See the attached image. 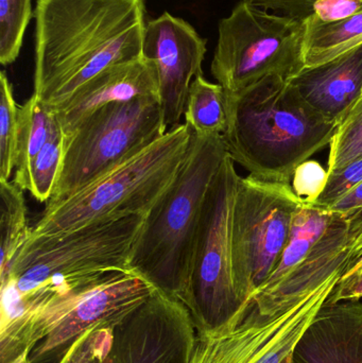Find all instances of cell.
I'll use <instances>...</instances> for the list:
<instances>
[{"label": "cell", "instance_id": "e575fe53", "mask_svg": "<svg viewBox=\"0 0 362 363\" xmlns=\"http://www.w3.org/2000/svg\"><path fill=\"white\" fill-rule=\"evenodd\" d=\"M29 354L28 352H26V353L21 354L19 357H17L16 359L9 363H29Z\"/></svg>", "mask_w": 362, "mask_h": 363}, {"label": "cell", "instance_id": "f546056e", "mask_svg": "<svg viewBox=\"0 0 362 363\" xmlns=\"http://www.w3.org/2000/svg\"><path fill=\"white\" fill-rule=\"evenodd\" d=\"M362 12V0H319L314 14L323 23L344 21Z\"/></svg>", "mask_w": 362, "mask_h": 363}, {"label": "cell", "instance_id": "e0dca14e", "mask_svg": "<svg viewBox=\"0 0 362 363\" xmlns=\"http://www.w3.org/2000/svg\"><path fill=\"white\" fill-rule=\"evenodd\" d=\"M291 83L317 112L341 125L362 94V46L329 63L305 68Z\"/></svg>", "mask_w": 362, "mask_h": 363}, {"label": "cell", "instance_id": "f1b7e54d", "mask_svg": "<svg viewBox=\"0 0 362 363\" xmlns=\"http://www.w3.org/2000/svg\"><path fill=\"white\" fill-rule=\"evenodd\" d=\"M327 179L329 172L320 163L307 160L295 168L291 187L302 202L312 204L324 190Z\"/></svg>", "mask_w": 362, "mask_h": 363}, {"label": "cell", "instance_id": "6da1fadb", "mask_svg": "<svg viewBox=\"0 0 362 363\" xmlns=\"http://www.w3.org/2000/svg\"><path fill=\"white\" fill-rule=\"evenodd\" d=\"M34 93L47 108L117 64L142 57L145 0H38Z\"/></svg>", "mask_w": 362, "mask_h": 363}, {"label": "cell", "instance_id": "8d00e7d4", "mask_svg": "<svg viewBox=\"0 0 362 363\" xmlns=\"http://www.w3.org/2000/svg\"><path fill=\"white\" fill-rule=\"evenodd\" d=\"M284 363H290V357H289Z\"/></svg>", "mask_w": 362, "mask_h": 363}, {"label": "cell", "instance_id": "8fae6325", "mask_svg": "<svg viewBox=\"0 0 362 363\" xmlns=\"http://www.w3.org/2000/svg\"><path fill=\"white\" fill-rule=\"evenodd\" d=\"M335 286L293 308L264 317L253 301L225 328L198 334L186 363H284Z\"/></svg>", "mask_w": 362, "mask_h": 363}, {"label": "cell", "instance_id": "ac0fdd59", "mask_svg": "<svg viewBox=\"0 0 362 363\" xmlns=\"http://www.w3.org/2000/svg\"><path fill=\"white\" fill-rule=\"evenodd\" d=\"M361 46L362 12L334 23H323L315 14L306 18L304 38L305 68L329 63Z\"/></svg>", "mask_w": 362, "mask_h": 363}, {"label": "cell", "instance_id": "ffe728a7", "mask_svg": "<svg viewBox=\"0 0 362 363\" xmlns=\"http://www.w3.org/2000/svg\"><path fill=\"white\" fill-rule=\"evenodd\" d=\"M59 125L55 113L32 95L18 110L16 165L14 182L27 190L29 170L55 127Z\"/></svg>", "mask_w": 362, "mask_h": 363}, {"label": "cell", "instance_id": "4316f807", "mask_svg": "<svg viewBox=\"0 0 362 363\" xmlns=\"http://www.w3.org/2000/svg\"><path fill=\"white\" fill-rule=\"evenodd\" d=\"M114 330L100 326L87 330L74 341L59 363H103L114 342Z\"/></svg>", "mask_w": 362, "mask_h": 363}, {"label": "cell", "instance_id": "2e32d148", "mask_svg": "<svg viewBox=\"0 0 362 363\" xmlns=\"http://www.w3.org/2000/svg\"><path fill=\"white\" fill-rule=\"evenodd\" d=\"M290 363H362L361 300L325 301L295 343Z\"/></svg>", "mask_w": 362, "mask_h": 363}, {"label": "cell", "instance_id": "d4e9b609", "mask_svg": "<svg viewBox=\"0 0 362 363\" xmlns=\"http://www.w3.org/2000/svg\"><path fill=\"white\" fill-rule=\"evenodd\" d=\"M19 106L6 72L0 74V180H10L16 165Z\"/></svg>", "mask_w": 362, "mask_h": 363}, {"label": "cell", "instance_id": "d6986e66", "mask_svg": "<svg viewBox=\"0 0 362 363\" xmlns=\"http://www.w3.org/2000/svg\"><path fill=\"white\" fill-rule=\"evenodd\" d=\"M335 215L336 213L303 203L295 211L290 237L276 268L255 292L274 287L297 268L331 225Z\"/></svg>", "mask_w": 362, "mask_h": 363}, {"label": "cell", "instance_id": "5b68a950", "mask_svg": "<svg viewBox=\"0 0 362 363\" xmlns=\"http://www.w3.org/2000/svg\"><path fill=\"white\" fill-rule=\"evenodd\" d=\"M157 291L132 271H115L51 298L0 328V363L13 362L26 352L29 363H59L87 330L116 328Z\"/></svg>", "mask_w": 362, "mask_h": 363}, {"label": "cell", "instance_id": "74e56055", "mask_svg": "<svg viewBox=\"0 0 362 363\" xmlns=\"http://www.w3.org/2000/svg\"><path fill=\"white\" fill-rule=\"evenodd\" d=\"M361 95H362V94H361Z\"/></svg>", "mask_w": 362, "mask_h": 363}, {"label": "cell", "instance_id": "ba28073f", "mask_svg": "<svg viewBox=\"0 0 362 363\" xmlns=\"http://www.w3.org/2000/svg\"><path fill=\"white\" fill-rule=\"evenodd\" d=\"M305 32L306 19L282 16L242 0L219 23L210 72L225 95L270 77L291 81L305 68Z\"/></svg>", "mask_w": 362, "mask_h": 363}, {"label": "cell", "instance_id": "9c48e42d", "mask_svg": "<svg viewBox=\"0 0 362 363\" xmlns=\"http://www.w3.org/2000/svg\"><path fill=\"white\" fill-rule=\"evenodd\" d=\"M167 132L159 99L114 102L64 136V157L50 202L63 200L157 142Z\"/></svg>", "mask_w": 362, "mask_h": 363}, {"label": "cell", "instance_id": "3957f363", "mask_svg": "<svg viewBox=\"0 0 362 363\" xmlns=\"http://www.w3.org/2000/svg\"><path fill=\"white\" fill-rule=\"evenodd\" d=\"M227 155L221 134L193 132L180 170L145 216L130 256L132 272L183 305L202 206Z\"/></svg>", "mask_w": 362, "mask_h": 363}, {"label": "cell", "instance_id": "d6a6232c", "mask_svg": "<svg viewBox=\"0 0 362 363\" xmlns=\"http://www.w3.org/2000/svg\"><path fill=\"white\" fill-rule=\"evenodd\" d=\"M362 208V182L344 196L336 201L327 211L332 213H348Z\"/></svg>", "mask_w": 362, "mask_h": 363}, {"label": "cell", "instance_id": "cb8c5ba5", "mask_svg": "<svg viewBox=\"0 0 362 363\" xmlns=\"http://www.w3.org/2000/svg\"><path fill=\"white\" fill-rule=\"evenodd\" d=\"M33 16L31 0H0V63H14Z\"/></svg>", "mask_w": 362, "mask_h": 363}, {"label": "cell", "instance_id": "4fadbf2b", "mask_svg": "<svg viewBox=\"0 0 362 363\" xmlns=\"http://www.w3.org/2000/svg\"><path fill=\"white\" fill-rule=\"evenodd\" d=\"M361 235L362 208L336 213L331 225L297 268L274 287L253 294L251 301L259 313L274 317L308 296L336 286L350 264Z\"/></svg>", "mask_w": 362, "mask_h": 363}, {"label": "cell", "instance_id": "484cf974", "mask_svg": "<svg viewBox=\"0 0 362 363\" xmlns=\"http://www.w3.org/2000/svg\"><path fill=\"white\" fill-rule=\"evenodd\" d=\"M329 148V172L362 157V95L339 125Z\"/></svg>", "mask_w": 362, "mask_h": 363}, {"label": "cell", "instance_id": "83f0119b", "mask_svg": "<svg viewBox=\"0 0 362 363\" xmlns=\"http://www.w3.org/2000/svg\"><path fill=\"white\" fill-rule=\"evenodd\" d=\"M362 182V157L346 164L340 169L329 172L327 186L314 206L327 211L336 201Z\"/></svg>", "mask_w": 362, "mask_h": 363}, {"label": "cell", "instance_id": "7c38bea8", "mask_svg": "<svg viewBox=\"0 0 362 363\" xmlns=\"http://www.w3.org/2000/svg\"><path fill=\"white\" fill-rule=\"evenodd\" d=\"M196 336L188 309L157 290L115 328L103 363H186Z\"/></svg>", "mask_w": 362, "mask_h": 363}, {"label": "cell", "instance_id": "52a82bcc", "mask_svg": "<svg viewBox=\"0 0 362 363\" xmlns=\"http://www.w3.org/2000/svg\"><path fill=\"white\" fill-rule=\"evenodd\" d=\"M225 157L202 206L193 240L184 306L198 334L229 325L249 304L236 288L232 252V218L240 176Z\"/></svg>", "mask_w": 362, "mask_h": 363}, {"label": "cell", "instance_id": "836d02e7", "mask_svg": "<svg viewBox=\"0 0 362 363\" xmlns=\"http://www.w3.org/2000/svg\"><path fill=\"white\" fill-rule=\"evenodd\" d=\"M362 267V251L359 252L357 255H355L354 257L351 259L350 264H349L348 268H346V272H349V271L355 270V269L361 268Z\"/></svg>", "mask_w": 362, "mask_h": 363}, {"label": "cell", "instance_id": "5bb4252c", "mask_svg": "<svg viewBox=\"0 0 362 363\" xmlns=\"http://www.w3.org/2000/svg\"><path fill=\"white\" fill-rule=\"evenodd\" d=\"M206 40L191 23L165 12L148 21L142 57L154 65L159 102L167 132L181 125L191 83L203 74Z\"/></svg>", "mask_w": 362, "mask_h": 363}, {"label": "cell", "instance_id": "7402d4cb", "mask_svg": "<svg viewBox=\"0 0 362 363\" xmlns=\"http://www.w3.org/2000/svg\"><path fill=\"white\" fill-rule=\"evenodd\" d=\"M23 191L14 182L0 180V279L6 275L15 256L31 234Z\"/></svg>", "mask_w": 362, "mask_h": 363}, {"label": "cell", "instance_id": "277c9868", "mask_svg": "<svg viewBox=\"0 0 362 363\" xmlns=\"http://www.w3.org/2000/svg\"><path fill=\"white\" fill-rule=\"evenodd\" d=\"M145 216H128L65 234L28 239L0 283H13L27 313L115 271H131L130 256Z\"/></svg>", "mask_w": 362, "mask_h": 363}, {"label": "cell", "instance_id": "d590c367", "mask_svg": "<svg viewBox=\"0 0 362 363\" xmlns=\"http://www.w3.org/2000/svg\"><path fill=\"white\" fill-rule=\"evenodd\" d=\"M361 251H362V235H361V240H359L358 245H357L356 249L354 250V255H353V257H354L355 255H357V254H358L359 252H361Z\"/></svg>", "mask_w": 362, "mask_h": 363}, {"label": "cell", "instance_id": "1f68e13d", "mask_svg": "<svg viewBox=\"0 0 362 363\" xmlns=\"http://www.w3.org/2000/svg\"><path fill=\"white\" fill-rule=\"evenodd\" d=\"M362 298V267L349 271L342 275L336 284L327 302L338 303L344 301H359Z\"/></svg>", "mask_w": 362, "mask_h": 363}, {"label": "cell", "instance_id": "9a60e30c", "mask_svg": "<svg viewBox=\"0 0 362 363\" xmlns=\"http://www.w3.org/2000/svg\"><path fill=\"white\" fill-rule=\"evenodd\" d=\"M140 97L159 99L157 70L144 57L108 67L50 110L55 113L66 136L72 133L83 119L102 106Z\"/></svg>", "mask_w": 362, "mask_h": 363}, {"label": "cell", "instance_id": "30bf717a", "mask_svg": "<svg viewBox=\"0 0 362 363\" xmlns=\"http://www.w3.org/2000/svg\"><path fill=\"white\" fill-rule=\"evenodd\" d=\"M302 204L291 184L240 177L232 218V252L236 288L244 304L276 268Z\"/></svg>", "mask_w": 362, "mask_h": 363}, {"label": "cell", "instance_id": "603a6c76", "mask_svg": "<svg viewBox=\"0 0 362 363\" xmlns=\"http://www.w3.org/2000/svg\"><path fill=\"white\" fill-rule=\"evenodd\" d=\"M63 157L64 134L59 123L30 167L27 191L38 202L48 203L52 196Z\"/></svg>", "mask_w": 362, "mask_h": 363}, {"label": "cell", "instance_id": "8992f818", "mask_svg": "<svg viewBox=\"0 0 362 363\" xmlns=\"http://www.w3.org/2000/svg\"><path fill=\"white\" fill-rule=\"evenodd\" d=\"M193 131L181 123L72 196L47 203L29 239L55 236L97 222L146 215L180 170Z\"/></svg>", "mask_w": 362, "mask_h": 363}, {"label": "cell", "instance_id": "7a4b0ae2", "mask_svg": "<svg viewBox=\"0 0 362 363\" xmlns=\"http://www.w3.org/2000/svg\"><path fill=\"white\" fill-rule=\"evenodd\" d=\"M225 108L227 155L249 176L269 183L291 184L295 168L331 145L340 125L317 112L291 81L280 77L225 95Z\"/></svg>", "mask_w": 362, "mask_h": 363}, {"label": "cell", "instance_id": "4dcf8cb0", "mask_svg": "<svg viewBox=\"0 0 362 363\" xmlns=\"http://www.w3.org/2000/svg\"><path fill=\"white\" fill-rule=\"evenodd\" d=\"M250 1L259 8L282 16L306 19L314 15V6L319 0H250Z\"/></svg>", "mask_w": 362, "mask_h": 363}, {"label": "cell", "instance_id": "44dd1931", "mask_svg": "<svg viewBox=\"0 0 362 363\" xmlns=\"http://www.w3.org/2000/svg\"><path fill=\"white\" fill-rule=\"evenodd\" d=\"M184 123L198 135L225 133L227 127L225 89L198 76L191 83L184 112Z\"/></svg>", "mask_w": 362, "mask_h": 363}]
</instances>
